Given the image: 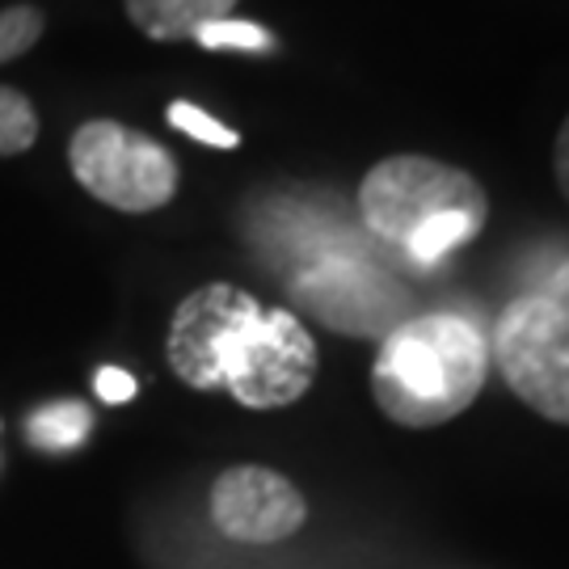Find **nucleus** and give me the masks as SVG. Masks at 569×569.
Returning a JSON list of instances; mask_svg holds the SVG:
<instances>
[{
    "label": "nucleus",
    "mask_w": 569,
    "mask_h": 569,
    "mask_svg": "<svg viewBox=\"0 0 569 569\" xmlns=\"http://www.w3.org/2000/svg\"><path fill=\"white\" fill-rule=\"evenodd\" d=\"M199 47L207 51H270L274 39L266 34L258 21H241V18H220V21H207L203 30L194 34Z\"/></svg>",
    "instance_id": "12"
},
{
    "label": "nucleus",
    "mask_w": 569,
    "mask_h": 569,
    "mask_svg": "<svg viewBox=\"0 0 569 569\" xmlns=\"http://www.w3.org/2000/svg\"><path fill=\"white\" fill-rule=\"evenodd\" d=\"M93 427V413L81 401H51L30 413L26 422V439L42 451H68L84 443V435Z\"/></svg>",
    "instance_id": "10"
},
{
    "label": "nucleus",
    "mask_w": 569,
    "mask_h": 569,
    "mask_svg": "<svg viewBox=\"0 0 569 569\" xmlns=\"http://www.w3.org/2000/svg\"><path fill=\"white\" fill-rule=\"evenodd\" d=\"M493 359L523 406L569 427V305L552 296H519L498 317Z\"/></svg>",
    "instance_id": "5"
},
{
    "label": "nucleus",
    "mask_w": 569,
    "mask_h": 569,
    "mask_svg": "<svg viewBox=\"0 0 569 569\" xmlns=\"http://www.w3.org/2000/svg\"><path fill=\"white\" fill-rule=\"evenodd\" d=\"M552 169H557V186H561V194L569 199V119L561 122V131H557V148H552Z\"/></svg>",
    "instance_id": "16"
},
{
    "label": "nucleus",
    "mask_w": 569,
    "mask_h": 569,
    "mask_svg": "<svg viewBox=\"0 0 569 569\" xmlns=\"http://www.w3.org/2000/svg\"><path fill=\"white\" fill-rule=\"evenodd\" d=\"M34 140H39V114L30 98L13 84H0V157H18L34 148Z\"/></svg>",
    "instance_id": "11"
},
{
    "label": "nucleus",
    "mask_w": 569,
    "mask_h": 569,
    "mask_svg": "<svg viewBox=\"0 0 569 569\" xmlns=\"http://www.w3.org/2000/svg\"><path fill=\"white\" fill-rule=\"evenodd\" d=\"M262 312L266 308L249 291L232 283H207L190 291L173 312L164 338V359L173 376L199 392H224L228 350Z\"/></svg>",
    "instance_id": "7"
},
{
    "label": "nucleus",
    "mask_w": 569,
    "mask_h": 569,
    "mask_svg": "<svg viewBox=\"0 0 569 569\" xmlns=\"http://www.w3.org/2000/svg\"><path fill=\"white\" fill-rule=\"evenodd\" d=\"M489 216L486 186L422 152L385 157L359 186L363 232L409 266H435L468 244Z\"/></svg>",
    "instance_id": "1"
},
{
    "label": "nucleus",
    "mask_w": 569,
    "mask_h": 569,
    "mask_svg": "<svg viewBox=\"0 0 569 569\" xmlns=\"http://www.w3.org/2000/svg\"><path fill=\"white\" fill-rule=\"evenodd\" d=\"M308 507L283 472L262 465H237L211 486V523L241 545H274L300 531Z\"/></svg>",
    "instance_id": "8"
},
{
    "label": "nucleus",
    "mask_w": 569,
    "mask_h": 569,
    "mask_svg": "<svg viewBox=\"0 0 569 569\" xmlns=\"http://www.w3.org/2000/svg\"><path fill=\"white\" fill-rule=\"evenodd\" d=\"M72 178L98 203L143 216L178 194V164L152 136L114 119H89L68 143Z\"/></svg>",
    "instance_id": "4"
},
{
    "label": "nucleus",
    "mask_w": 569,
    "mask_h": 569,
    "mask_svg": "<svg viewBox=\"0 0 569 569\" xmlns=\"http://www.w3.org/2000/svg\"><path fill=\"white\" fill-rule=\"evenodd\" d=\"M42 39V13L34 4H9L0 9V63L26 56Z\"/></svg>",
    "instance_id": "13"
},
{
    "label": "nucleus",
    "mask_w": 569,
    "mask_h": 569,
    "mask_svg": "<svg viewBox=\"0 0 569 569\" xmlns=\"http://www.w3.org/2000/svg\"><path fill=\"white\" fill-rule=\"evenodd\" d=\"M93 388H98V397H102L106 406H122V401L136 397V376L122 371V367H102V371L93 376Z\"/></svg>",
    "instance_id": "15"
},
{
    "label": "nucleus",
    "mask_w": 569,
    "mask_h": 569,
    "mask_svg": "<svg viewBox=\"0 0 569 569\" xmlns=\"http://www.w3.org/2000/svg\"><path fill=\"white\" fill-rule=\"evenodd\" d=\"M169 122H173L178 131H186V136L211 143V148H237V143H241V136H237L232 127H224L220 119H211V114H207V110H199L194 102H173V106H169Z\"/></svg>",
    "instance_id": "14"
},
{
    "label": "nucleus",
    "mask_w": 569,
    "mask_h": 569,
    "mask_svg": "<svg viewBox=\"0 0 569 569\" xmlns=\"http://www.w3.org/2000/svg\"><path fill=\"white\" fill-rule=\"evenodd\" d=\"M486 371L489 346L481 329L456 312H427L385 338L371 367V392L392 422L427 430L465 413L486 385Z\"/></svg>",
    "instance_id": "2"
},
{
    "label": "nucleus",
    "mask_w": 569,
    "mask_h": 569,
    "mask_svg": "<svg viewBox=\"0 0 569 569\" xmlns=\"http://www.w3.org/2000/svg\"><path fill=\"white\" fill-rule=\"evenodd\" d=\"M317 380V342L287 308H266L228 350L224 392L244 409L296 406Z\"/></svg>",
    "instance_id": "6"
},
{
    "label": "nucleus",
    "mask_w": 569,
    "mask_h": 569,
    "mask_svg": "<svg viewBox=\"0 0 569 569\" xmlns=\"http://www.w3.org/2000/svg\"><path fill=\"white\" fill-rule=\"evenodd\" d=\"M122 4L136 30H143L148 39L178 42L194 39L207 21L228 18L237 0H122Z\"/></svg>",
    "instance_id": "9"
},
{
    "label": "nucleus",
    "mask_w": 569,
    "mask_h": 569,
    "mask_svg": "<svg viewBox=\"0 0 569 569\" xmlns=\"http://www.w3.org/2000/svg\"><path fill=\"white\" fill-rule=\"evenodd\" d=\"M363 237L355 232H321L305 253L291 258L287 291L291 300L305 308L308 317L326 321L329 329H342L355 338L371 333H392L409 321V296L406 283L376 262L367 249H359Z\"/></svg>",
    "instance_id": "3"
}]
</instances>
